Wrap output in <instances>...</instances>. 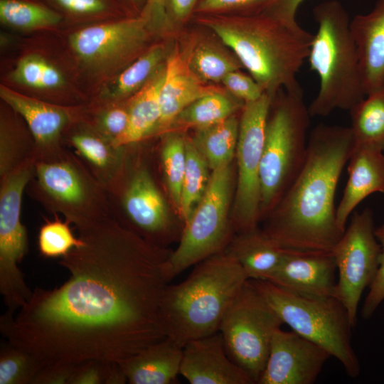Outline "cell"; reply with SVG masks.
I'll use <instances>...</instances> for the list:
<instances>
[{"label":"cell","instance_id":"obj_1","mask_svg":"<svg viewBox=\"0 0 384 384\" xmlns=\"http://www.w3.org/2000/svg\"><path fill=\"white\" fill-rule=\"evenodd\" d=\"M78 235L81 244L59 261L68 279L52 289L36 287L16 314L0 320L7 341L43 366L119 363L166 337L160 309L171 251L113 218Z\"/></svg>","mask_w":384,"mask_h":384},{"label":"cell","instance_id":"obj_2","mask_svg":"<svg viewBox=\"0 0 384 384\" xmlns=\"http://www.w3.org/2000/svg\"><path fill=\"white\" fill-rule=\"evenodd\" d=\"M354 146L350 127L319 124L311 132L305 161L262 229L284 249L332 251L344 230L335 195Z\"/></svg>","mask_w":384,"mask_h":384},{"label":"cell","instance_id":"obj_3","mask_svg":"<svg viewBox=\"0 0 384 384\" xmlns=\"http://www.w3.org/2000/svg\"><path fill=\"white\" fill-rule=\"evenodd\" d=\"M201 16L199 20L233 50L265 92L274 97L281 89L301 87L297 75L308 58L314 34L297 22L263 14Z\"/></svg>","mask_w":384,"mask_h":384},{"label":"cell","instance_id":"obj_4","mask_svg":"<svg viewBox=\"0 0 384 384\" xmlns=\"http://www.w3.org/2000/svg\"><path fill=\"white\" fill-rule=\"evenodd\" d=\"M193 266L185 280L167 284L161 302L165 335L181 346L218 332L225 313L248 279L226 250Z\"/></svg>","mask_w":384,"mask_h":384},{"label":"cell","instance_id":"obj_5","mask_svg":"<svg viewBox=\"0 0 384 384\" xmlns=\"http://www.w3.org/2000/svg\"><path fill=\"white\" fill-rule=\"evenodd\" d=\"M317 23L308 60L320 80L308 107L311 117H326L337 109L349 110L365 98L356 46L350 18L338 0H326L313 9Z\"/></svg>","mask_w":384,"mask_h":384},{"label":"cell","instance_id":"obj_6","mask_svg":"<svg viewBox=\"0 0 384 384\" xmlns=\"http://www.w3.org/2000/svg\"><path fill=\"white\" fill-rule=\"evenodd\" d=\"M310 117L301 87L281 89L272 98L260 164L261 218L272 210L304 164Z\"/></svg>","mask_w":384,"mask_h":384},{"label":"cell","instance_id":"obj_7","mask_svg":"<svg viewBox=\"0 0 384 384\" xmlns=\"http://www.w3.org/2000/svg\"><path fill=\"white\" fill-rule=\"evenodd\" d=\"M28 196L78 233L112 218L105 188L70 149L51 159L36 160Z\"/></svg>","mask_w":384,"mask_h":384},{"label":"cell","instance_id":"obj_8","mask_svg":"<svg viewBox=\"0 0 384 384\" xmlns=\"http://www.w3.org/2000/svg\"><path fill=\"white\" fill-rule=\"evenodd\" d=\"M278 316L292 331L318 344L335 357L351 378L360 374L351 343L353 327L348 311L336 297L296 294L265 279H251Z\"/></svg>","mask_w":384,"mask_h":384},{"label":"cell","instance_id":"obj_9","mask_svg":"<svg viewBox=\"0 0 384 384\" xmlns=\"http://www.w3.org/2000/svg\"><path fill=\"white\" fill-rule=\"evenodd\" d=\"M123 166L107 191L112 218L146 241L164 247L176 235L166 200L152 172L126 146Z\"/></svg>","mask_w":384,"mask_h":384},{"label":"cell","instance_id":"obj_10","mask_svg":"<svg viewBox=\"0 0 384 384\" xmlns=\"http://www.w3.org/2000/svg\"><path fill=\"white\" fill-rule=\"evenodd\" d=\"M233 182L231 163L212 170L206 192L184 225L177 247L166 261L165 270L169 281L227 247L232 239L229 207Z\"/></svg>","mask_w":384,"mask_h":384},{"label":"cell","instance_id":"obj_11","mask_svg":"<svg viewBox=\"0 0 384 384\" xmlns=\"http://www.w3.org/2000/svg\"><path fill=\"white\" fill-rule=\"evenodd\" d=\"M284 324L250 279L236 295L219 327L230 358L257 383L274 333Z\"/></svg>","mask_w":384,"mask_h":384},{"label":"cell","instance_id":"obj_12","mask_svg":"<svg viewBox=\"0 0 384 384\" xmlns=\"http://www.w3.org/2000/svg\"><path fill=\"white\" fill-rule=\"evenodd\" d=\"M36 159L23 163L0 178V292L9 311L15 313L31 298L18 264L28 251V236L21 222L22 198Z\"/></svg>","mask_w":384,"mask_h":384},{"label":"cell","instance_id":"obj_13","mask_svg":"<svg viewBox=\"0 0 384 384\" xmlns=\"http://www.w3.org/2000/svg\"><path fill=\"white\" fill-rule=\"evenodd\" d=\"M272 97L264 92L257 100L244 103L235 156L238 181L233 228L239 232L257 227L261 219L260 164L267 117Z\"/></svg>","mask_w":384,"mask_h":384},{"label":"cell","instance_id":"obj_14","mask_svg":"<svg viewBox=\"0 0 384 384\" xmlns=\"http://www.w3.org/2000/svg\"><path fill=\"white\" fill-rule=\"evenodd\" d=\"M375 229L370 208L355 212L332 250L338 272L336 297L346 309L353 326L363 292L372 283L379 266L380 245Z\"/></svg>","mask_w":384,"mask_h":384},{"label":"cell","instance_id":"obj_15","mask_svg":"<svg viewBox=\"0 0 384 384\" xmlns=\"http://www.w3.org/2000/svg\"><path fill=\"white\" fill-rule=\"evenodd\" d=\"M151 23L144 14L107 20L73 33L70 45L90 70L99 75L112 74L141 51Z\"/></svg>","mask_w":384,"mask_h":384},{"label":"cell","instance_id":"obj_16","mask_svg":"<svg viewBox=\"0 0 384 384\" xmlns=\"http://www.w3.org/2000/svg\"><path fill=\"white\" fill-rule=\"evenodd\" d=\"M0 97L26 123L35 140L36 160L56 158L65 151V132L84 117L86 109L83 105L68 106L43 100L3 85Z\"/></svg>","mask_w":384,"mask_h":384},{"label":"cell","instance_id":"obj_17","mask_svg":"<svg viewBox=\"0 0 384 384\" xmlns=\"http://www.w3.org/2000/svg\"><path fill=\"white\" fill-rule=\"evenodd\" d=\"M331 356L294 331H275L257 384H312Z\"/></svg>","mask_w":384,"mask_h":384},{"label":"cell","instance_id":"obj_18","mask_svg":"<svg viewBox=\"0 0 384 384\" xmlns=\"http://www.w3.org/2000/svg\"><path fill=\"white\" fill-rule=\"evenodd\" d=\"M337 270L332 251L287 249L266 279L289 292L309 297H336Z\"/></svg>","mask_w":384,"mask_h":384},{"label":"cell","instance_id":"obj_19","mask_svg":"<svg viewBox=\"0 0 384 384\" xmlns=\"http://www.w3.org/2000/svg\"><path fill=\"white\" fill-rule=\"evenodd\" d=\"M180 375L191 384L254 383L230 358L219 331L183 346Z\"/></svg>","mask_w":384,"mask_h":384},{"label":"cell","instance_id":"obj_20","mask_svg":"<svg viewBox=\"0 0 384 384\" xmlns=\"http://www.w3.org/2000/svg\"><path fill=\"white\" fill-rule=\"evenodd\" d=\"M63 144L105 188L117 177L125 161L127 146H115L83 119L65 132Z\"/></svg>","mask_w":384,"mask_h":384},{"label":"cell","instance_id":"obj_21","mask_svg":"<svg viewBox=\"0 0 384 384\" xmlns=\"http://www.w3.org/2000/svg\"><path fill=\"white\" fill-rule=\"evenodd\" d=\"M366 95L384 88V0L350 21Z\"/></svg>","mask_w":384,"mask_h":384},{"label":"cell","instance_id":"obj_22","mask_svg":"<svg viewBox=\"0 0 384 384\" xmlns=\"http://www.w3.org/2000/svg\"><path fill=\"white\" fill-rule=\"evenodd\" d=\"M348 178L336 207V222L345 230L349 215L368 196L384 193V151L354 146L348 161Z\"/></svg>","mask_w":384,"mask_h":384},{"label":"cell","instance_id":"obj_23","mask_svg":"<svg viewBox=\"0 0 384 384\" xmlns=\"http://www.w3.org/2000/svg\"><path fill=\"white\" fill-rule=\"evenodd\" d=\"M214 91L203 85L178 52H174L166 63L165 77L159 96L161 117L156 132L172 124L178 115L192 102Z\"/></svg>","mask_w":384,"mask_h":384},{"label":"cell","instance_id":"obj_24","mask_svg":"<svg viewBox=\"0 0 384 384\" xmlns=\"http://www.w3.org/2000/svg\"><path fill=\"white\" fill-rule=\"evenodd\" d=\"M183 346L169 337L118 363L130 384H171L180 375Z\"/></svg>","mask_w":384,"mask_h":384},{"label":"cell","instance_id":"obj_25","mask_svg":"<svg viewBox=\"0 0 384 384\" xmlns=\"http://www.w3.org/2000/svg\"><path fill=\"white\" fill-rule=\"evenodd\" d=\"M248 279H266L282 261L287 249L257 227L233 237L227 247Z\"/></svg>","mask_w":384,"mask_h":384},{"label":"cell","instance_id":"obj_26","mask_svg":"<svg viewBox=\"0 0 384 384\" xmlns=\"http://www.w3.org/2000/svg\"><path fill=\"white\" fill-rule=\"evenodd\" d=\"M166 63L127 101L129 121L124 132L114 142L117 146L139 144L156 132L161 117L160 90Z\"/></svg>","mask_w":384,"mask_h":384},{"label":"cell","instance_id":"obj_27","mask_svg":"<svg viewBox=\"0 0 384 384\" xmlns=\"http://www.w3.org/2000/svg\"><path fill=\"white\" fill-rule=\"evenodd\" d=\"M0 113V178L36 160L34 138L23 119L6 103Z\"/></svg>","mask_w":384,"mask_h":384},{"label":"cell","instance_id":"obj_28","mask_svg":"<svg viewBox=\"0 0 384 384\" xmlns=\"http://www.w3.org/2000/svg\"><path fill=\"white\" fill-rule=\"evenodd\" d=\"M196 129L191 141L211 171L231 163L235 155L239 133V120L235 116Z\"/></svg>","mask_w":384,"mask_h":384},{"label":"cell","instance_id":"obj_29","mask_svg":"<svg viewBox=\"0 0 384 384\" xmlns=\"http://www.w3.org/2000/svg\"><path fill=\"white\" fill-rule=\"evenodd\" d=\"M348 111L354 146L384 151V88L366 95Z\"/></svg>","mask_w":384,"mask_h":384},{"label":"cell","instance_id":"obj_30","mask_svg":"<svg viewBox=\"0 0 384 384\" xmlns=\"http://www.w3.org/2000/svg\"><path fill=\"white\" fill-rule=\"evenodd\" d=\"M63 16L41 0H0V19L7 26L25 30L58 26Z\"/></svg>","mask_w":384,"mask_h":384},{"label":"cell","instance_id":"obj_31","mask_svg":"<svg viewBox=\"0 0 384 384\" xmlns=\"http://www.w3.org/2000/svg\"><path fill=\"white\" fill-rule=\"evenodd\" d=\"M186 164L178 213L184 225L188 221L208 187L210 174L206 159L191 139H186Z\"/></svg>","mask_w":384,"mask_h":384},{"label":"cell","instance_id":"obj_32","mask_svg":"<svg viewBox=\"0 0 384 384\" xmlns=\"http://www.w3.org/2000/svg\"><path fill=\"white\" fill-rule=\"evenodd\" d=\"M164 55L159 45L145 51L119 75L106 100L121 101L138 92L162 65Z\"/></svg>","mask_w":384,"mask_h":384},{"label":"cell","instance_id":"obj_33","mask_svg":"<svg viewBox=\"0 0 384 384\" xmlns=\"http://www.w3.org/2000/svg\"><path fill=\"white\" fill-rule=\"evenodd\" d=\"M239 107L218 91L207 94L186 107L175 119L178 124L196 129L210 126L230 117ZM173 122V123H174Z\"/></svg>","mask_w":384,"mask_h":384},{"label":"cell","instance_id":"obj_34","mask_svg":"<svg viewBox=\"0 0 384 384\" xmlns=\"http://www.w3.org/2000/svg\"><path fill=\"white\" fill-rule=\"evenodd\" d=\"M160 159L170 198L179 210L186 164V138L178 134H168L161 145Z\"/></svg>","mask_w":384,"mask_h":384},{"label":"cell","instance_id":"obj_35","mask_svg":"<svg viewBox=\"0 0 384 384\" xmlns=\"http://www.w3.org/2000/svg\"><path fill=\"white\" fill-rule=\"evenodd\" d=\"M43 367L27 351L7 341L0 348V384H33Z\"/></svg>","mask_w":384,"mask_h":384},{"label":"cell","instance_id":"obj_36","mask_svg":"<svg viewBox=\"0 0 384 384\" xmlns=\"http://www.w3.org/2000/svg\"><path fill=\"white\" fill-rule=\"evenodd\" d=\"M188 64L203 82H219L229 73L238 70L242 64L219 49L208 44H200L190 54Z\"/></svg>","mask_w":384,"mask_h":384},{"label":"cell","instance_id":"obj_37","mask_svg":"<svg viewBox=\"0 0 384 384\" xmlns=\"http://www.w3.org/2000/svg\"><path fill=\"white\" fill-rule=\"evenodd\" d=\"M12 78L19 84L41 91H53L65 82L55 66L37 55L23 58L14 69Z\"/></svg>","mask_w":384,"mask_h":384},{"label":"cell","instance_id":"obj_38","mask_svg":"<svg viewBox=\"0 0 384 384\" xmlns=\"http://www.w3.org/2000/svg\"><path fill=\"white\" fill-rule=\"evenodd\" d=\"M103 100L86 107L83 119L113 143L124 132L129 121L127 102Z\"/></svg>","mask_w":384,"mask_h":384},{"label":"cell","instance_id":"obj_39","mask_svg":"<svg viewBox=\"0 0 384 384\" xmlns=\"http://www.w3.org/2000/svg\"><path fill=\"white\" fill-rule=\"evenodd\" d=\"M75 21H102L122 18L124 13L114 0H41Z\"/></svg>","mask_w":384,"mask_h":384},{"label":"cell","instance_id":"obj_40","mask_svg":"<svg viewBox=\"0 0 384 384\" xmlns=\"http://www.w3.org/2000/svg\"><path fill=\"white\" fill-rule=\"evenodd\" d=\"M55 216V219L46 220L41 225L38 235L39 252L47 258H61L82 242L79 236L74 235L70 223Z\"/></svg>","mask_w":384,"mask_h":384},{"label":"cell","instance_id":"obj_41","mask_svg":"<svg viewBox=\"0 0 384 384\" xmlns=\"http://www.w3.org/2000/svg\"><path fill=\"white\" fill-rule=\"evenodd\" d=\"M127 378L118 363L87 360L78 363L69 384H124Z\"/></svg>","mask_w":384,"mask_h":384},{"label":"cell","instance_id":"obj_42","mask_svg":"<svg viewBox=\"0 0 384 384\" xmlns=\"http://www.w3.org/2000/svg\"><path fill=\"white\" fill-rule=\"evenodd\" d=\"M274 0H200L194 13L201 15L234 16L258 15L267 8Z\"/></svg>","mask_w":384,"mask_h":384},{"label":"cell","instance_id":"obj_43","mask_svg":"<svg viewBox=\"0 0 384 384\" xmlns=\"http://www.w3.org/2000/svg\"><path fill=\"white\" fill-rule=\"evenodd\" d=\"M375 235L380 245L379 266L361 309L363 319H370L384 300V224L375 228Z\"/></svg>","mask_w":384,"mask_h":384},{"label":"cell","instance_id":"obj_44","mask_svg":"<svg viewBox=\"0 0 384 384\" xmlns=\"http://www.w3.org/2000/svg\"><path fill=\"white\" fill-rule=\"evenodd\" d=\"M221 82L234 96L244 103L257 100L265 92L252 76L245 75L238 70L227 74Z\"/></svg>","mask_w":384,"mask_h":384},{"label":"cell","instance_id":"obj_45","mask_svg":"<svg viewBox=\"0 0 384 384\" xmlns=\"http://www.w3.org/2000/svg\"><path fill=\"white\" fill-rule=\"evenodd\" d=\"M76 365L58 363L43 366L33 384H69Z\"/></svg>","mask_w":384,"mask_h":384},{"label":"cell","instance_id":"obj_46","mask_svg":"<svg viewBox=\"0 0 384 384\" xmlns=\"http://www.w3.org/2000/svg\"><path fill=\"white\" fill-rule=\"evenodd\" d=\"M304 0H274L263 14L288 23H297L296 16Z\"/></svg>","mask_w":384,"mask_h":384},{"label":"cell","instance_id":"obj_47","mask_svg":"<svg viewBox=\"0 0 384 384\" xmlns=\"http://www.w3.org/2000/svg\"><path fill=\"white\" fill-rule=\"evenodd\" d=\"M200 0H164V10L167 16L176 21H183L193 13Z\"/></svg>","mask_w":384,"mask_h":384},{"label":"cell","instance_id":"obj_48","mask_svg":"<svg viewBox=\"0 0 384 384\" xmlns=\"http://www.w3.org/2000/svg\"><path fill=\"white\" fill-rule=\"evenodd\" d=\"M143 14L148 16L154 23H162L168 19L164 10V0H149Z\"/></svg>","mask_w":384,"mask_h":384},{"label":"cell","instance_id":"obj_49","mask_svg":"<svg viewBox=\"0 0 384 384\" xmlns=\"http://www.w3.org/2000/svg\"><path fill=\"white\" fill-rule=\"evenodd\" d=\"M124 13H132L133 16L142 15L149 0H114Z\"/></svg>","mask_w":384,"mask_h":384}]
</instances>
